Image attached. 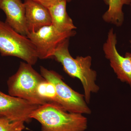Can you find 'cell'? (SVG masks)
I'll return each mask as SVG.
<instances>
[{"label":"cell","mask_w":131,"mask_h":131,"mask_svg":"<svg viewBox=\"0 0 131 131\" xmlns=\"http://www.w3.org/2000/svg\"><path fill=\"white\" fill-rule=\"evenodd\" d=\"M69 40L66 39L58 45L52 58L62 64L69 75L80 80L84 90V99L89 103L91 94L98 93L100 90L96 83L97 73L91 69L90 56H77L75 58L71 56L69 50Z\"/></svg>","instance_id":"6da1fadb"},{"label":"cell","mask_w":131,"mask_h":131,"mask_svg":"<svg viewBox=\"0 0 131 131\" xmlns=\"http://www.w3.org/2000/svg\"><path fill=\"white\" fill-rule=\"evenodd\" d=\"M30 118L40 123L42 131H85L88 126L83 114L68 112L51 104L39 106Z\"/></svg>","instance_id":"7a4b0ae2"},{"label":"cell","mask_w":131,"mask_h":131,"mask_svg":"<svg viewBox=\"0 0 131 131\" xmlns=\"http://www.w3.org/2000/svg\"><path fill=\"white\" fill-rule=\"evenodd\" d=\"M46 79L27 63L21 62L17 72L8 78V93L11 96L43 105L45 103L39 96V84Z\"/></svg>","instance_id":"3957f363"},{"label":"cell","mask_w":131,"mask_h":131,"mask_svg":"<svg viewBox=\"0 0 131 131\" xmlns=\"http://www.w3.org/2000/svg\"><path fill=\"white\" fill-rule=\"evenodd\" d=\"M0 53L2 56L15 57L34 65L38 61L37 49L27 36L15 30L0 20Z\"/></svg>","instance_id":"277c9868"},{"label":"cell","mask_w":131,"mask_h":131,"mask_svg":"<svg viewBox=\"0 0 131 131\" xmlns=\"http://www.w3.org/2000/svg\"><path fill=\"white\" fill-rule=\"evenodd\" d=\"M40 74L45 79L53 83L56 88L59 104L68 112L91 114L84 95L72 89L63 80L62 76L56 71L40 67Z\"/></svg>","instance_id":"5b68a950"},{"label":"cell","mask_w":131,"mask_h":131,"mask_svg":"<svg viewBox=\"0 0 131 131\" xmlns=\"http://www.w3.org/2000/svg\"><path fill=\"white\" fill-rule=\"evenodd\" d=\"M75 31L61 32L52 25L46 26L35 32L28 34L27 37L37 49L38 58L46 59L53 57L58 45L64 40L75 35Z\"/></svg>","instance_id":"8992f818"},{"label":"cell","mask_w":131,"mask_h":131,"mask_svg":"<svg viewBox=\"0 0 131 131\" xmlns=\"http://www.w3.org/2000/svg\"><path fill=\"white\" fill-rule=\"evenodd\" d=\"M117 35L113 28L108 32L107 38L103 45V50L106 58L110 62L117 78L131 87V57L129 52L122 56L117 50Z\"/></svg>","instance_id":"52a82bcc"},{"label":"cell","mask_w":131,"mask_h":131,"mask_svg":"<svg viewBox=\"0 0 131 131\" xmlns=\"http://www.w3.org/2000/svg\"><path fill=\"white\" fill-rule=\"evenodd\" d=\"M40 106L0 91V118L28 123L31 115Z\"/></svg>","instance_id":"ba28073f"},{"label":"cell","mask_w":131,"mask_h":131,"mask_svg":"<svg viewBox=\"0 0 131 131\" xmlns=\"http://www.w3.org/2000/svg\"><path fill=\"white\" fill-rule=\"evenodd\" d=\"M0 9L6 14V24L19 33L27 36L25 8L21 0H0Z\"/></svg>","instance_id":"9c48e42d"},{"label":"cell","mask_w":131,"mask_h":131,"mask_svg":"<svg viewBox=\"0 0 131 131\" xmlns=\"http://www.w3.org/2000/svg\"><path fill=\"white\" fill-rule=\"evenodd\" d=\"M24 4L28 34L52 25L51 16L47 8L34 0H25Z\"/></svg>","instance_id":"30bf717a"},{"label":"cell","mask_w":131,"mask_h":131,"mask_svg":"<svg viewBox=\"0 0 131 131\" xmlns=\"http://www.w3.org/2000/svg\"><path fill=\"white\" fill-rule=\"evenodd\" d=\"M66 0H62L49 9L52 20V25L61 32L74 30L76 27L66 11Z\"/></svg>","instance_id":"8fae6325"},{"label":"cell","mask_w":131,"mask_h":131,"mask_svg":"<svg viewBox=\"0 0 131 131\" xmlns=\"http://www.w3.org/2000/svg\"><path fill=\"white\" fill-rule=\"evenodd\" d=\"M108 6V9L103 14L102 19L108 24L114 25L117 27L122 26L124 20L123 6L130 5L131 0H104Z\"/></svg>","instance_id":"7c38bea8"},{"label":"cell","mask_w":131,"mask_h":131,"mask_svg":"<svg viewBox=\"0 0 131 131\" xmlns=\"http://www.w3.org/2000/svg\"><path fill=\"white\" fill-rule=\"evenodd\" d=\"M37 93L46 104H52L61 107L59 104L56 88L50 82L46 80L41 82L38 86Z\"/></svg>","instance_id":"4fadbf2b"},{"label":"cell","mask_w":131,"mask_h":131,"mask_svg":"<svg viewBox=\"0 0 131 131\" xmlns=\"http://www.w3.org/2000/svg\"><path fill=\"white\" fill-rule=\"evenodd\" d=\"M23 121H13L7 118H0V131H22L25 128Z\"/></svg>","instance_id":"5bb4252c"},{"label":"cell","mask_w":131,"mask_h":131,"mask_svg":"<svg viewBox=\"0 0 131 131\" xmlns=\"http://www.w3.org/2000/svg\"><path fill=\"white\" fill-rule=\"evenodd\" d=\"M38 3L44 6L49 8L51 7L56 5L62 0H34Z\"/></svg>","instance_id":"9a60e30c"},{"label":"cell","mask_w":131,"mask_h":131,"mask_svg":"<svg viewBox=\"0 0 131 131\" xmlns=\"http://www.w3.org/2000/svg\"><path fill=\"white\" fill-rule=\"evenodd\" d=\"M71 1H72V0H66V1H67V2H70Z\"/></svg>","instance_id":"2e32d148"},{"label":"cell","mask_w":131,"mask_h":131,"mask_svg":"<svg viewBox=\"0 0 131 131\" xmlns=\"http://www.w3.org/2000/svg\"><path fill=\"white\" fill-rule=\"evenodd\" d=\"M130 11H131V2L130 3Z\"/></svg>","instance_id":"e0dca14e"},{"label":"cell","mask_w":131,"mask_h":131,"mask_svg":"<svg viewBox=\"0 0 131 131\" xmlns=\"http://www.w3.org/2000/svg\"><path fill=\"white\" fill-rule=\"evenodd\" d=\"M129 54H130V57H131V53H130V52H129Z\"/></svg>","instance_id":"ac0fdd59"},{"label":"cell","mask_w":131,"mask_h":131,"mask_svg":"<svg viewBox=\"0 0 131 131\" xmlns=\"http://www.w3.org/2000/svg\"><path fill=\"white\" fill-rule=\"evenodd\" d=\"M130 43L131 44V40H130Z\"/></svg>","instance_id":"d6986e66"},{"label":"cell","mask_w":131,"mask_h":131,"mask_svg":"<svg viewBox=\"0 0 131 131\" xmlns=\"http://www.w3.org/2000/svg\"></svg>","instance_id":"ffe728a7"}]
</instances>
